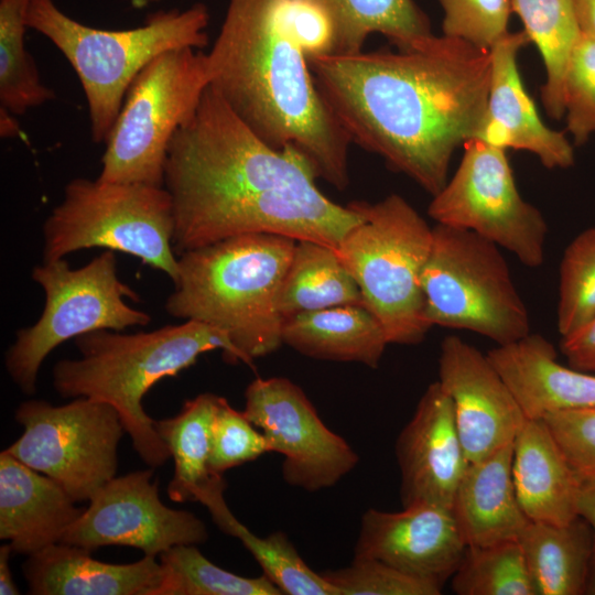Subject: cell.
<instances>
[{
    "label": "cell",
    "mask_w": 595,
    "mask_h": 595,
    "mask_svg": "<svg viewBox=\"0 0 595 595\" xmlns=\"http://www.w3.org/2000/svg\"><path fill=\"white\" fill-rule=\"evenodd\" d=\"M316 178L294 147L268 144L209 85L166 153L175 253L260 232L336 249L363 216L326 197Z\"/></svg>",
    "instance_id": "6da1fadb"
},
{
    "label": "cell",
    "mask_w": 595,
    "mask_h": 595,
    "mask_svg": "<svg viewBox=\"0 0 595 595\" xmlns=\"http://www.w3.org/2000/svg\"><path fill=\"white\" fill-rule=\"evenodd\" d=\"M316 88L349 140L432 196L455 149L475 138L490 51L434 34L412 48L307 56Z\"/></svg>",
    "instance_id": "7a4b0ae2"
},
{
    "label": "cell",
    "mask_w": 595,
    "mask_h": 595,
    "mask_svg": "<svg viewBox=\"0 0 595 595\" xmlns=\"http://www.w3.org/2000/svg\"><path fill=\"white\" fill-rule=\"evenodd\" d=\"M332 48L328 20L302 0H229L207 62L209 85L263 141L294 147L317 177L343 191L351 141L307 63Z\"/></svg>",
    "instance_id": "3957f363"
},
{
    "label": "cell",
    "mask_w": 595,
    "mask_h": 595,
    "mask_svg": "<svg viewBox=\"0 0 595 595\" xmlns=\"http://www.w3.org/2000/svg\"><path fill=\"white\" fill-rule=\"evenodd\" d=\"M79 357L61 359L53 368V387L63 398L86 397L118 411L134 451L151 468L171 458L142 399L160 380L174 377L207 351L220 349L229 363L238 356L228 336L212 325L185 320L150 332L126 334L99 329L75 338Z\"/></svg>",
    "instance_id": "277c9868"
},
{
    "label": "cell",
    "mask_w": 595,
    "mask_h": 595,
    "mask_svg": "<svg viewBox=\"0 0 595 595\" xmlns=\"http://www.w3.org/2000/svg\"><path fill=\"white\" fill-rule=\"evenodd\" d=\"M295 242L278 234H245L178 255L165 311L219 328L238 360L251 365L283 344L278 293Z\"/></svg>",
    "instance_id": "5b68a950"
},
{
    "label": "cell",
    "mask_w": 595,
    "mask_h": 595,
    "mask_svg": "<svg viewBox=\"0 0 595 595\" xmlns=\"http://www.w3.org/2000/svg\"><path fill=\"white\" fill-rule=\"evenodd\" d=\"M209 12L203 3L186 10H161L127 30L91 28L63 12L54 0H32L28 26L48 39L69 62L83 87L90 134L106 142L137 75L155 57L208 43Z\"/></svg>",
    "instance_id": "8992f818"
},
{
    "label": "cell",
    "mask_w": 595,
    "mask_h": 595,
    "mask_svg": "<svg viewBox=\"0 0 595 595\" xmlns=\"http://www.w3.org/2000/svg\"><path fill=\"white\" fill-rule=\"evenodd\" d=\"M363 220L349 229L336 253L359 286L364 304L380 321L389 344L416 345L431 328L421 275L433 227L398 194L376 203H349Z\"/></svg>",
    "instance_id": "52a82bcc"
},
{
    "label": "cell",
    "mask_w": 595,
    "mask_h": 595,
    "mask_svg": "<svg viewBox=\"0 0 595 595\" xmlns=\"http://www.w3.org/2000/svg\"><path fill=\"white\" fill-rule=\"evenodd\" d=\"M174 227L173 203L164 186L76 177L43 224V260L105 248L138 258L174 283Z\"/></svg>",
    "instance_id": "ba28073f"
},
{
    "label": "cell",
    "mask_w": 595,
    "mask_h": 595,
    "mask_svg": "<svg viewBox=\"0 0 595 595\" xmlns=\"http://www.w3.org/2000/svg\"><path fill=\"white\" fill-rule=\"evenodd\" d=\"M430 326L466 329L507 345L531 333L530 315L496 244L436 224L421 275Z\"/></svg>",
    "instance_id": "9c48e42d"
},
{
    "label": "cell",
    "mask_w": 595,
    "mask_h": 595,
    "mask_svg": "<svg viewBox=\"0 0 595 595\" xmlns=\"http://www.w3.org/2000/svg\"><path fill=\"white\" fill-rule=\"evenodd\" d=\"M31 277L43 289L44 309L33 325L17 332L4 357L10 378L26 394L35 393L44 359L64 342L94 331H125L151 322L149 313L126 302L140 299L118 277L112 250L77 269L64 258L43 260Z\"/></svg>",
    "instance_id": "30bf717a"
},
{
    "label": "cell",
    "mask_w": 595,
    "mask_h": 595,
    "mask_svg": "<svg viewBox=\"0 0 595 595\" xmlns=\"http://www.w3.org/2000/svg\"><path fill=\"white\" fill-rule=\"evenodd\" d=\"M207 53L183 47L150 62L128 88L98 178L163 186L169 144L209 86Z\"/></svg>",
    "instance_id": "8fae6325"
},
{
    "label": "cell",
    "mask_w": 595,
    "mask_h": 595,
    "mask_svg": "<svg viewBox=\"0 0 595 595\" xmlns=\"http://www.w3.org/2000/svg\"><path fill=\"white\" fill-rule=\"evenodd\" d=\"M14 418L23 433L6 451L53 478L74 501H88L116 476L126 430L111 404L86 397L62 405L31 399Z\"/></svg>",
    "instance_id": "7c38bea8"
},
{
    "label": "cell",
    "mask_w": 595,
    "mask_h": 595,
    "mask_svg": "<svg viewBox=\"0 0 595 595\" xmlns=\"http://www.w3.org/2000/svg\"><path fill=\"white\" fill-rule=\"evenodd\" d=\"M463 147L461 163L433 196L429 216L436 224L479 235L526 267H540L548 224L541 212L521 197L506 150L479 138L468 139Z\"/></svg>",
    "instance_id": "4fadbf2b"
},
{
    "label": "cell",
    "mask_w": 595,
    "mask_h": 595,
    "mask_svg": "<svg viewBox=\"0 0 595 595\" xmlns=\"http://www.w3.org/2000/svg\"><path fill=\"white\" fill-rule=\"evenodd\" d=\"M244 414L264 434L270 452L283 456L282 477L313 493L336 485L358 464L348 442L329 430L294 382L256 378L245 391Z\"/></svg>",
    "instance_id": "5bb4252c"
},
{
    "label": "cell",
    "mask_w": 595,
    "mask_h": 595,
    "mask_svg": "<svg viewBox=\"0 0 595 595\" xmlns=\"http://www.w3.org/2000/svg\"><path fill=\"white\" fill-rule=\"evenodd\" d=\"M152 478L151 467L111 478L90 497L61 542L91 552L131 547L150 556L177 544L204 543L205 523L190 511L165 506Z\"/></svg>",
    "instance_id": "9a60e30c"
},
{
    "label": "cell",
    "mask_w": 595,
    "mask_h": 595,
    "mask_svg": "<svg viewBox=\"0 0 595 595\" xmlns=\"http://www.w3.org/2000/svg\"><path fill=\"white\" fill-rule=\"evenodd\" d=\"M451 398L468 462L513 442L527 416L487 354L458 336L440 348L439 380Z\"/></svg>",
    "instance_id": "2e32d148"
},
{
    "label": "cell",
    "mask_w": 595,
    "mask_h": 595,
    "mask_svg": "<svg viewBox=\"0 0 595 595\" xmlns=\"http://www.w3.org/2000/svg\"><path fill=\"white\" fill-rule=\"evenodd\" d=\"M465 549L451 508L418 504L400 511L366 510L354 558L380 560L443 587Z\"/></svg>",
    "instance_id": "e0dca14e"
},
{
    "label": "cell",
    "mask_w": 595,
    "mask_h": 595,
    "mask_svg": "<svg viewBox=\"0 0 595 595\" xmlns=\"http://www.w3.org/2000/svg\"><path fill=\"white\" fill-rule=\"evenodd\" d=\"M402 507L433 504L452 509L468 459L451 398L435 381L420 398L394 446Z\"/></svg>",
    "instance_id": "ac0fdd59"
},
{
    "label": "cell",
    "mask_w": 595,
    "mask_h": 595,
    "mask_svg": "<svg viewBox=\"0 0 595 595\" xmlns=\"http://www.w3.org/2000/svg\"><path fill=\"white\" fill-rule=\"evenodd\" d=\"M530 40L524 31L508 33L490 48L491 74L486 110L475 138L537 155L547 169L574 164V149L564 132L545 126L526 91L517 56Z\"/></svg>",
    "instance_id": "d6986e66"
},
{
    "label": "cell",
    "mask_w": 595,
    "mask_h": 595,
    "mask_svg": "<svg viewBox=\"0 0 595 595\" xmlns=\"http://www.w3.org/2000/svg\"><path fill=\"white\" fill-rule=\"evenodd\" d=\"M53 478L6 450L0 454V539L32 555L62 541L85 508Z\"/></svg>",
    "instance_id": "ffe728a7"
},
{
    "label": "cell",
    "mask_w": 595,
    "mask_h": 595,
    "mask_svg": "<svg viewBox=\"0 0 595 595\" xmlns=\"http://www.w3.org/2000/svg\"><path fill=\"white\" fill-rule=\"evenodd\" d=\"M487 356L528 419L595 405V374L564 366L540 334L496 346Z\"/></svg>",
    "instance_id": "44dd1931"
},
{
    "label": "cell",
    "mask_w": 595,
    "mask_h": 595,
    "mask_svg": "<svg viewBox=\"0 0 595 595\" xmlns=\"http://www.w3.org/2000/svg\"><path fill=\"white\" fill-rule=\"evenodd\" d=\"M91 551L54 543L29 555L22 570L32 595H153L161 580L155 556L107 563Z\"/></svg>",
    "instance_id": "7402d4cb"
},
{
    "label": "cell",
    "mask_w": 595,
    "mask_h": 595,
    "mask_svg": "<svg viewBox=\"0 0 595 595\" xmlns=\"http://www.w3.org/2000/svg\"><path fill=\"white\" fill-rule=\"evenodd\" d=\"M513 442L469 462L452 512L466 547L518 541L529 523L512 478Z\"/></svg>",
    "instance_id": "603a6c76"
},
{
    "label": "cell",
    "mask_w": 595,
    "mask_h": 595,
    "mask_svg": "<svg viewBox=\"0 0 595 595\" xmlns=\"http://www.w3.org/2000/svg\"><path fill=\"white\" fill-rule=\"evenodd\" d=\"M512 478L530 521L566 524L578 517L581 479L542 419H528L513 440Z\"/></svg>",
    "instance_id": "cb8c5ba5"
},
{
    "label": "cell",
    "mask_w": 595,
    "mask_h": 595,
    "mask_svg": "<svg viewBox=\"0 0 595 595\" xmlns=\"http://www.w3.org/2000/svg\"><path fill=\"white\" fill-rule=\"evenodd\" d=\"M282 340L321 360L360 363L377 368L389 344L376 315L364 304L302 312L283 320Z\"/></svg>",
    "instance_id": "d4e9b609"
},
{
    "label": "cell",
    "mask_w": 595,
    "mask_h": 595,
    "mask_svg": "<svg viewBox=\"0 0 595 595\" xmlns=\"http://www.w3.org/2000/svg\"><path fill=\"white\" fill-rule=\"evenodd\" d=\"M518 541L537 595L591 593L595 533L583 518L566 524L529 521Z\"/></svg>",
    "instance_id": "484cf974"
},
{
    "label": "cell",
    "mask_w": 595,
    "mask_h": 595,
    "mask_svg": "<svg viewBox=\"0 0 595 595\" xmlns=\"http://www.w3.org/2000/svg\"><path fill=\"white\" fill-rule=\"evenodd\" d=\"M320 10L333 31L329 54L363 51L372 33L398 50L412 48L433 35L428 17L413 0H302Z\"/></svg>",
    "instance_id": "4316f807"
},
{
    "label": "cell",
    "mask_w": 595,
    "mask_h": 595,
    "mask_svg": "<svg viewBox=\"0 0 595 595\" xmlns=\"http://www.w3.org/2000/svg\"><path fill=\"white\" fill-rule=\"evenodd\" d=\"M223 476L215 477L202 488L195 501L204 505L218 528L241 541L256 559L264 575L289 595H337L336 589L314 572L301 558L289 538L281 531L259 537L242 524L228 508Z\"/></svg>",
    "instance_id": "83f0119b"
},
{
    "label": "cell",
    "mask_w": 595,
    "mask_h": 595,
    "mask_svg": "<svg viewBox=\"0 0 595 595\" xmlns=\"http://www.w3.org/2000/svg\"><path fill=\"white\" fill-rule=\"evenodd\" d=\"M348 304H364V300L336 250L312 240H296L278 293V309L283 320L302 312Z\"/></svg>",
    "instance_id": "f1b7e54d"
},
{
    "label": "cell",
    "mask_w": 595,
    "mask_h": 595,
    "mask_svg": "<svg viewBox=\"0 0 595 595\" xmlns=\"http://www.w3.org/2000/svg\"><path fill=\"white\" fill-rule=\"evenodd\" d=\"M219 396L201 393L186 400L180 412L154 425L174 462L167 486L169 498L183 502L195 500L196 494L216 475L208 468L212 426Z\"/></svg>",
    "instance_id": "f546056e"
},
{
    "label": "cell",
    "mask_w": 595,
    "mask_h": 595,
    "mask_svg": "<svg viewBox=\"0 0 595 595\" xmlns=\"http://www.w3.org/2000/svg\"><path fill=\"white\" fill-rule=\"evenodd\" d=\"M530 42L545 68L541 99L548 115L564 116V77L571 53L581 35L574 0H512Z\"/></svg>",
    "instance_id": "4dcf8cb0"
},
{
    "label": "cell",
    "mask_w": 595,
    "mask_h": 595,
    "mask_svg": "<svg viewBox=\"0 0 595 595\" xmlns=\"http://www.w3.org/2000/svg\"><path fill=\"white\" fill-rule=\"evenodd\" d=\"M32 0H0V116H18L54 99L25 47Z\"/></svg>",
    "instance_id": "1f68e13d"
},
{
    "label": "cell",
    "mask_w": 595,
    "mask_h": 595,
    "mask_svg": "<svg viewBox=\"0 0 595 595\" xmlns=\"http://www.w3.org/2000/svg\"><path fill=\"white\" fill-rule=\"evenodd\" d=\"M161 580L153 595H281L267 575L245 577L209 561L197 544H177L159 555Z\"/></svg>",
    "instance_id": "d6a6232c"
},
{
    "label": "cell",
    "mask_w": 595,
    "mask_h": 595,
    "mask_svg": "<svg viewBox=\"0 0 595 595\" xmlns=\"http://www.w3.org/2000/svg\"><path fill=\"white\" fill-rule=\"evenodd\" d=\"M451 578L458 595H537L519 541L466 547Z\"/></svg>",
    "instance_id": "836d02e7"
},
{
    "label": "cell",
    "mask_w": 595,
    "mask_h": 595,
    "mask_svg": "<svg viewBox=\"0 0 595 595\" xmlns=\"http://www.w3.org/2000/svg\"><path fill=\"white\" fill-rule=\"evenodd\" d=\"M556 326L564 337L595 315V227L566 246L559 272Z\"/></svg>",
    "instance_id": "e575fe53"
},
{
    "label": "cell",
    "mask_w": 595,
    "mask_h": 595,
    "mask_svg": "<svg viewBox=\"0 0 595 595\" xmlns=\"http://www.w3.org/2000/svg\"><path fill=\"white\" fill-rule=\"evenodd\" d=\"M320 573L337 595H439L443 588L376 559L354 558L345 567Z\"/></svg>",
    "instance_id": "d590c367"
},
{
    "label": "cell",
    "mask_w": 595,
    "mask_h": 595,
    "mask_svg": "<svg viewBox=\"0 0 595 595\" xmlns=\"http://www.w3.org/2000/svg\"><path fill=\"white\" fill-rule=\"evenodd\" d=\"M270 452L264 434L245 414L219 397L212 426L208 468L223 474Z\"/></svg>",
    "instance_id": "8d00e7d4"
},
{
    "label": "cell",
    "mask_w": 595,
    "mask_h": 595,
    "mask_svg": "<svg viewBox=\"0 0 595 595\" xmlns=\"http://www.w3.org/2000/svg\"><path fill=\"white\" fill-rule=\"evenodd\" d=\"M564 116L574 143L595 133V39L581 33L564 77Z\"/></svg>",
    "instance_id": "74e56055"
},
{
    "label": "cell",
    "mask_w": 595,
    "mask_h": 595,
    "mask_svg": "<svg viewBox=\"0 0 595 595\" xmlns=\"http://www.w3.org/2000/svg\"><path fill=\"white\" fill-rule=\"evenodd\" d=\"M444 18L443 35L463 40L478 48H490L508 31L512 0H439Z\"/></svg>",
    "instance_id": "f35d334b"
},
{
    "label": "cell",
    "mask_w": 595,
    "mask_h": 595,
    "mask_svg": "<svg viewBox=\"0 0 595 595\" xmlns=\"http://www.w3.org/2000/svg\"><path fill=\"white\" fill-rule=\"evenodd\" d=\"M542 420L580 479L595 478V405L553 412Z\"/></svg>",
    "instance_id": "ab89813d"
},
{
    "label": "cell",
    "mask_w": 595,
    "mask_h": 595,
    "mask_svg": "<svg viewBox=\"0 0 595 595\" xmlns=\"http://www.w3.org/2000/svg\"><path fill=\"white\" fill-rule=\"evenodd\" d=\"M560 349L570 367L595 374V315L573 333L561 337Z\"/></svg>",
    "instance_id": "60d3db41"
},
{
    "label": "cell",
    "mask_w": 595,
    "mask_h": 595,
    "mask_svg": "<svg viewBox=\"0 0 595 595\" xmlns=\"http://www.w3.org/2000/svg\"><path fill=\"white\" fill-rule=\"evenodd\" d=\"M578 516L591 526L595 533V478L581 480Z\"/></svg>",
    "instance_id": "b9f144b4"
},
{
    "label": "cell",
    "mask_w": 595,
    "mask_h": 595,
    "mask_svg": "<svg viewBox=\"0 0 595 595\" xmlns=\"http://www.w3.org/2000/svg\"><path fill=\"white\" fill-rule=\"evenodd\" d=\"M13 552L9 543L0 547V594L1 595H18L19 588L13 580L9 558Z\"/></svg>",
    "instance_id": "7bdbcfd3"
},
{
    "label": "cell",
    "mask_w": 595,
    "mask_h": 595,
    "mask_svg": "<svg viewBox=\"0 0 595 595\" xmlns=\"http://www.w3.org/2000/svg\"><path fill=\"white\" fill-rule=\"evenodd\" d=\"M581 33L595 39V0H574Z\"/></svg>",
    "instance_id": "ee69618b"
},
{
    "label": "cell",
    "mask_w": 595,
    "mask_h": 595,
    "mask_svg": "<svg viewBox=\"0 0 595 595\" xmlns=\"http://www.w3.org/2000/svg\"><path fill=\"white\" fill-rule=\"evenodd\" d=\"M155 1H160V0H134L133 4L139 7V6H145L147 3L155 2Z\"/></svg>",
    "instance_id": "f6af8a7d"
}]
</instances>
